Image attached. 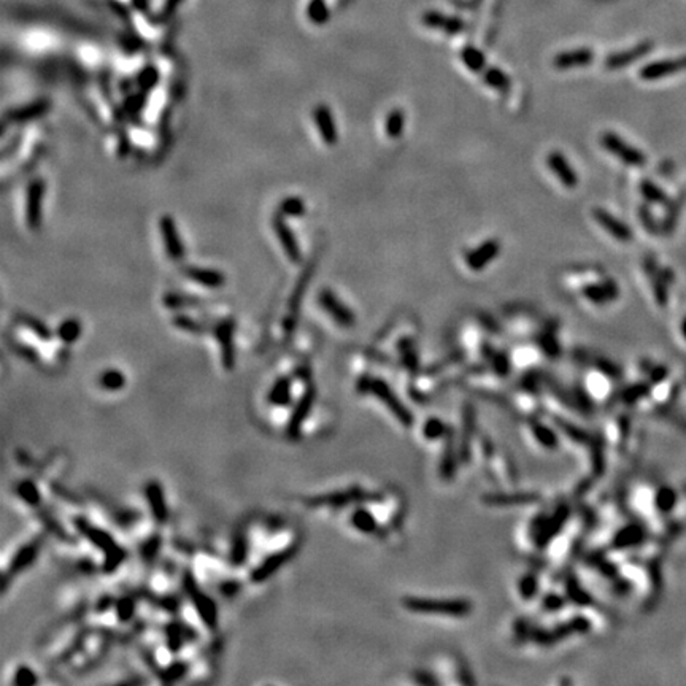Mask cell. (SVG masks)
I'll use <instances>...</instances> for the list:
<instances>
[{
    "mask_svg": "<svg viewBox=\"0 0 686 686\" xmlns=\"http://www.w3.org/2000/svg\"><path fill=\"white\" fill-rule=\"evenodd\" d=\"M172 323L175 328L183 329L186 332H191V334H205V332H210L213 328H210L209 324L204 321H199L196 318H191L185 313H178L172 318Z\"/></svg>",
    "mask_w": 686,
    "mask_h": 686,
    "instance_id": "d4e9b609",
    "label": "cell"
},
{
    "mask_svg": "<svg viewBox=\"0 0 686 686\" xmlns=\"http://www.w3.org/2000/svg\"><path fill=\"white\" fill-rule=\"evenodd\" d=\"M164 307L172 308V310H182V308H196L200 305V301L197 297L186 296L182 293H167L162 297Z\"/></svg>",
    "mask_w": 686,
    "mask_h": 686,
    "instance_id": "4316f807",
    "label": "cell"
},
{
    "mask_svg": "<svg viewBox=\"0 0 686 686\" xmlns=\"http://www.w3.org/2000/svg\"><path fill=\"white\" fill-rule=\"evenodd\" d=\"M536 501V496L534 494H494L488 497L489 504H497V505H507V504H528Z\"/></svg>",
    "mask_w": 686,
    "mask_h": 686,
    "instance_id": "4dcf8cb0",
    "label": "cell"
},
{
    "mask_svg": "<svg viewBox=\"0 0 686 686\" xmlns=\"http://www.w3.org/2000/svg\"><path fill=\"white\" fill-rule=\"evenodd\" d=\"M147 94L148 93L140 91V89H138V93L135 94H129L126 99V112L130 115L140 112L145 107V103H147Z\"/></svg>",
    "mask_w": 686,
    "mask_h": 686,
    "instance_id": "d590c367",
    "label": "cell"
},
{
    "mask_svg": "<svg viewBox=\"0 0 686 686\" xmlns=\"http://www.w3.org/2000/svg\"><path fill=\"white\" fill-rule=\"evenodd\" d=\"M129 151H130L129 135L121 134V135H120V142H118V155H120L121 157H124V156L129 155Z\"/></svg>",
    "mask_w": 686,
    "mask_h": 686,
    "instance_id": "60d3db41",
    "label": "cell"
},
{
    "mask_svg": "<svg viewBox=\"0 0 686 686\" xmlns=\"http://www.w3.org/2000/svg\"><path fill=\"white\" fill-rule=\"evenodd\" d=\"M686 71V56L678 58V59H666V61H658L651 62V64L645 66L640 71V78L645 81H655L666 78L670 73Z\"/></svg>",
    "mask_w": 686,
    "mask_h": 686,
    "instance_id": "5bb4252c",
    "label": "cell"
},
{
    "mask_svg": "<svg viewBox=\"0 0 686 686\" xmlns=\"http://www.w3.org/2000/svg\"><path fill=\"white\" fill-rule=\"evenodd\" d=\"M81 331H83L81 323L76 320V318H68V320H64L59 324L58 337L66 345H71L75 341H78L80 336H81Z\"/></svg>",
    "mask_w": 686,
    "mask_h": 686,
    "instance_id": "f1b7e54d",
    "label": "cell"
},
{
    "mask_svg": "<svg viewBox=\"0 0 686 686\" xmlns=\"http://www.w3.org/2000/svg\"><path fill=\"white\" fill-rule=\"evenodd\" d=\"M313 272H315V266L308 264L307 267H305V270L299 276V280H297V283H296L293 296H291V301H289V313H288L286 323H285L286 332H293L294 328H296V321H297V316H299V308H301V303H302V299H303V294L308 288V283H310V279H311V275H313Z\"/></svg>",
    "mask_w": 686,
    "mask_h": 686,
    "instance_id": "4fadbf2b",
    "label": "cell"
},
{
    "mask_svg": "<svg viewBox=\"0 0 686 686\" xmlns=\"http://www.w3.org/2000/svg\"><path fill=\"white\" fill-rule=\"evenodd\" d=\"M667 377V369L664 365H658L655 369H651L650 378L653 383H661V381Z\"/></svg>",
    "mask_w": 686,
    "mask_h": 686,
    "instance_id": "ee69618b",
    "label": "cell"
},
{
    "mask_svg": "<svg viewBox=\"0 0 686 686\" xmlns=\"http://www.w3.org/2000/svg\"><path fill=\"white\" fill-rule=\"evenodd\" d=\"M643 539H645V531L637 524H629L620 531L615 539V544L618 545V549H628V546L639 545Z\"/></svg>",
    "mask_w": 686,
    "mask_h": 686,
    "instance_id": "603a6c76",
    "label": "cell"
},
{
    "mask_svg": "<svg viewBox=\"0 0 686 686\" xmlns=\"http://www.w3.org/2000/svg\"><path fill=\"white\" fill-rule=\"evenodd\" d=\"M601 145L610 155L618 157L621 162L630 165V167H642L647 162V157L640 150L634 148L633 145L623 140L618 134L610 132V130L601 135Z\"/></svg>",
    "mask_w": 686,
    "mask_h": 686,
    "instance_id": "3957f363",
    "label": "cell"
},
{
    "mask_svg": "<svg viewBox=\"0 0 686 686\" xmlns=\"http://www.w3.org/2000/svg\"><path fill=\"white\" fill-rule=\"evenodd\" d=\"M521 583L523 585H519V591H521L523 596H531V594L536 593L537 585H536V580H534V578H531V577L524 578Z\"/></svg>",
    "mask_w": 686,
    "mask_h": 686,
    "instance_id": "7bdbcfd3",
    "label": "cell"
},
{
    "mask_svg": "<svg viewBox=\"0 0 686 686\" xmlns=\"http://www.w3.org/2000/svg\"><path fill=\"white\" fill-rule=\"evenodd\" d=\"M318 302H320V307L328 313L332 320H334L338 326H343V328H351L353 324L356 323L355 313L346 307V305L338 299L334 291L329 288H323L318 294Z\"/></svg>",
    "mask_w": 686,
    "mask_h": 686,
    "instance_id": "5b68a950",
    "label": "cell"
},
{
    "mask_svg": "<svg viewBox=\"0 0 686 686\" xmlns=\"http://www.w3.org/2000/svg\"><path fill=\"white\" fill-rule=\"evenodd\" d=\"M422 23H425L427 27H431V29H437L447 33H459L466 29V24H464L461 19L440 15L437 11L425 13V15H422Z\"/></svg>",
    "mask_w": 686,
    "mask_h": 686,
    "instance_id": "ffe728a7",
    "label": "cell"
},
{
    "mask_svg": "<svg viewBox=\"0 0 686 686\" xmlns=\"http://www.w3.org/2000/svg\"><path fill=\"white\" fill-rule=\"evenodd\" d=\"M361 390L363 391H367V393H372L373 396H377L380 400H383L386 407L390 408V410L396 415V417L399 418V421L402 422V425H405V426H410L412 425V415L410 412L407 410V408L400 404L399 399L394 396V394L391 393L390 390V386H388L383 380H378V378H364L361 381Z\"/></svg>",
    "mask_w": 686,
    "mask_h": 686,
    "instance_id": "277c9868",
    "label": "cell"
},
{
    "mask_svg": "<svg viewBox=\"0 0 686 686\" xmlns=\"http://www.w3.org/2000/svg\"><path fill=\"white\" fill-rule=\"evenodd\" d=\"M640 219H642V223L645 224L647 231H650V232H656V224H655V221H653V218H651V214H650V212L645 209V207H642V209H640Z\"/></svg>",
    "mask_w": 686,
    "mask_h": 686,
    "instance_id": "b9f144b4",
    "label": "cell"
},
{
    "mask_svg": "<svg viewBox=\"0 0 686 686\" xmlns=\"http://www.w3.org/2000/svg\"><path fill=\"white\" fill-rule=\"evenodd\" d=\"M310 18L318 24L324 23V21L329 18V13H328V10H326V6H324L323 2H315L313 5L310 6Z\"/></svg>",
    "mask_w": 686,
    "mask_h": 686,
    "instance_id": "74e56055",
    "label": "cell"
},
{
    "mask_svg": "<svg viewBox=\"0 0 686 686\" xmlns=\"http://www.w3.org/2000/svg\"><path fill=\"white\" fill-rule=\"evenodd\" d=\"M483 80L497 93H509L511 88L510 76L497 67H487L483 71Z\"/></svg>",
    "mask_w": 686,
    "mask_h": 686,
    "instance_id": "44dd1931",
    "label": "cell"
},
{
    "mask_svg": "<svg viewBox=\"0 0 686 686\" xmlns=\"http://www.w3.org/2000/svg\"><path fill=\"white\" fill-rule=\"evenodd\" d=\"M272 229H274V232L276 235V239H279V241H280L283 251H285V254H286V258L291 262H294V264H299V262L302 261L301 245H299V241H297V237H296V234L293 232V229L288 226L285 217L280 214L279 212H276L274 214V218H272Z\"/></svg>",
    "mask_w": 686,
    "mask_h": 686,
    "instance_id": "52a82bcc",
    "label": "cell"
},
{
    "mask_svg": "<svg viewBox=\"0 0 686 686\" xmlns=\"http://www.w3.org/2000/svg\"><path fill=\"white\" fill-rule=\"evenodd\" d=\"M157 83H159V71L152 66L145 67L137 76V86L140 91H145V93L152 91V89L157 86Z\"/></svg>",
    "mask_w": 686,
    "mask_h": 686,
    "instance_id": "f546056e",
    "label": "cell"
},
{
    "mask_svg": "<svg viewBox=\"0 0 686 686\" xmlns=\"http://www.w3.org/2000/svg\"><path fill=\"white\" fill-rule=\"evenodd\" d=\"M461 59L469 71L472 72L480 73L487 68V58H484V54L480 50H477L475 46L464 48L461 53Z\"/></svg>",
    "mask_w": 686,
    "mask_h": 686,
    "instance_id": "83f0119b",
    "label": "cell"
},
{
    "mask_svg": "<svg viewBox=\"0 0 686 686\" xmlns=\"http://www.w3.org/2000/svg\"><path fill=\"white\" fill-rule=\"evenodd\" d=\"M405 129V112L402 108H393L390 113L386 116L385 121V130L386 135L396 140L402 134H404Z\"/></svg>",
    "mask_w": 686,
    "mask_h": 686,
    "instance_id": "7402d4cb",
    "label": "cell"
},
{
    "mask_svg": "<svg viewBox=\"0 0 686 686\" xmlns=\"http://www.w3.org/2000/svg\"><path fill=\"white\" fill-rule=\"evenodd\" d=\"M594 61V53L590 48H578L573 51L559 53L553 59V67L558 71H571V68H580L591 66Z\"/></svg>",
    "mask_w": 686,
    "mask_h": 686,
    "instance_id": "e0dca14e",
    "label": "cell"
},
{
    "mask_svg": "<svg viewBox=\"0 0 686 686\" xmlns=\"http://www.w3.org/2000/svg\"><path fill=\"white\" fill-rule=\"evenodd\" d=\"M234 328L235 324L231 320L219 321L213 326V334L221 343V358L226 367H232L234 364Z\"/></svg>",
    "mask_w": 686,
    "mask_h": 686,
    "instance_id": "ac0fdd59",
    "label": "cell"
},
{
    "mask_svg": "<svg viewBox=\"0 0 686 686\" xmlns=\"http://www.w3.org/2000/svg\"><path fill=\"white\" fill-rule=\"evenodd\" d=\"M640 191L643 194V197H645L648 202H655V204H664L667 200L666 197V194L662 192V189L658 188V186L655 183H651L648 182V180H645V182H642L640 185Z\"/></svg>",
    "mask_w": 686,
    "mask_h": 686,
    "instance_id": "1f68e13d",
    "label": "cell"
},
{
    "mask_svg": "<svg viewBox=\"0 0 686 686\" xmlns=\"http://www.w3.org/2000/svg\"><path fill=\"white\" fill-rule=\"evenodd\" d=\"M546 165H549V169L554 173V177L558 178V182L563 185L564 188H577L578 173L572 167L569 159H567L563 152L551 151L550 155L546 156Z\"/></svg>",
    "mask_w": 686,
    "mask_h": 686,
    "instance_id": "9c48e42d",
    "label": "cell"
},
{
    "mask_svg": "<svg viewBox=\"0 0 686 686\" xmlns=\"http://www.w3.org/2000/svg\"><path fill=\"white\" fill-rule=\"evenodd\" d=\"M648 391H650V386L645 385V383L634 385V386L628 388V390L625 391V399H626L628 402H635V400H639L640 397L647 396Z\"/></svg>",
    "mask_w": 686,
    "mask_h": 686,
    "instance_id": "8d00e7d4",
    "label": "cell"
},
{
    "mask_svg": "<svg viewBox=\"0 0 686 686\" xmlns=\"http://www.w3.org/2000/svg\"><path fill=\"white\" fill-rule=\"evenodd\" d=\"M311 118H313L316 130L320 132L323 142L326 145H329V147H334V145H337L338 130H337V123H336V118H334V113H332V110L328 105H324V103H320V105H316L313 108Z\"/></svg>",
    "mask_w": 686,
    "mask_h": 686,
    "instance_id": "30bf717a",
    "label": "cell"
},
{
    "mask_svg": "<svg viewBox=\"0 0 686 686\" xmlns=\"http://www.w3.org/2000/svg\"><path fill=\"white\" fill-rule=\"evenodd\" d=\"M499 253H501V241L497 239H488L484 240L482 245L467 251L466 256H464V261H466L469 270H472V272H482V270L487 269V266L497 258Z\"/></svg>",
    "mask_w": 686,
    "mask_h": 686,
    "instance_id": "ba28073f",
    "label": "cell"
},
{
    "mask_svg": "<svg viewBox=\"0 0 686 686\" xmlns=\"http://www.w3.org/2000/svg\"><path fill=\"white\" fill-rule=\"evenodd\" d=\"M124 375L120 370H107L100 375V385L107 390H120L124 386Z\"/></svg>",
    "mask_w": 686,
    "mask_h": 686,
    "instance_id": "836d02e7",
    "label": "cell"
},
{
    "mask_svg": "<svg viewBox=\"0 0 686 686\" xmlns=\"http://www.w3.org/2000/svg\"><path fill=\"white\" fill-rule=\"evenodd\" d=\"M536 431V435H537V439L544 443L545 447H554V443H556V437L549 431V429H545V427H536L534 429Z\"/></svg>",
    "mask_w": 686,
    "mask_h": 686,
    "instance_id": "ab89813d",
    "label": "cell"
},
{
    "mask_svg": "<svg viewBox=\"0 0 686 686\" xmlns=\"http://www.w3.org/2000/svg\"><path fill=\"white\" fill-rule=\"evenodd\" d=\"M581 296L588 299L590 302L596 305H604L608 302H613L618 299L620 296V288L616 283L610 279L604 280L601 283H593V285H586L581 289Z\"/></svg>",
    "mask_w": 686,
    "mask_h": 686,
    "instance_id": "9a60e30c",
    "label": "cell"
},
{
    "mask_svg": "<svg viewBox=\"0 0 686 686\" xmlns=\"http://www.w3.org/2000/svg\"><path fill=\"white\" fill-rule=\"evenodd\" d=\"M353 524H355V528L359 529L361 532H372V531H375V519L372 518L370 514H367V511L364 510H358L355 515H353Z\"/></svg>",
    "mask_w": 686,
    "mask_h": 686,
    "instance_id": "e575fe53",
    "label": "cell"
},
{
    "mask_svg": "<svg viewBox=\"0 0 686 686\" xmlns=\"http://www.w3.org/2000/svg\"><path fill=\"white\" fill-rule=\"evenodd\" d=\"M405 608L422 615L466 616L472 612V604L461 599H405Z\"/></svg>",
    "mask_w": 686,
    "mask_h": 686,
    "instance_id": "6da1fadb",
    "label": "cell"
},
{
    "mask_svg": "<svg viewBox=\"0 0 686 686\" xmlns=\"http://www.w3.org/2000/svg\"><path fill=\"white\" fill-rule=\"evenodd\" d=\"M276 212L285 218H301L307 213V205L299 196H288L279 204Z\"/></svg>",
    "mask_w": 686,
    "mask_h": 686,
    "instance_id": "cb8c5ba5",
    "label": "cell"
},
{
    "mask_svg": "<svg viewBox=\"0 0 686 686\" xmlns=\"http://www.w3.org/2000/svg\"><path fill=\"white\" fill-rule=\"evenodd\" d=\"M182 274L188 279L189 281L196 283V285L207 288V289H219L226 286L227 279L223 272H219L217 269H207V267H199V266H185L182 269Z\"/></svg>",
    "mask_w": 686,
    "mask_h": 686,
    "instance_id": "8fae6325",
    "label": "cell"
},
{
    "mask_svg": "<svg viewBox=\"0 0 686 686\" xmlns=\"http://www.w3.org/2000/svg\"><path fill=\"white\" fill-rule=\"evenodd\" d=\"M16 321L23 324L24 328L32 331L33 334L38 336V338H41V341H50L51 336H53L50 328H48V326L43 321L38 320V318H36V316L29 315V313H18Z\"/></svg>",
    "mask_w": 686,
    "mask_h": 686,
    "instance_id": "484cf974",
    "label": "cell"
},
{
    "mask_svg": "<svg viewBox=\"0 0 686 686\" xmlns=\"http://www.w3.org/2000/svg\"><path fill=\"white\" fill-rule=\"evenodd\" d=\"M443 431H445V426H443L442 422L437 421V420H431L425 427V434H426V437H429V439L440 437Z\"/></svg>",
    "mask_w": 686,
    "mask_h": 686,
    "instance_id": "f35d334b",
    "label": "cell"
},
{
    "mask_svg": "<svg viewBox=\"0 0 686 686\" xmlns=\"http://www.w3.org/2000/svg\"><path fill=\"white\" fill-rule=\"evenodd\" d=\"M651 46H653V45H651L650 41H645V43L637 45L634 48H630V50H628V51L612 54V56H608L606 59V67L608 68V71H620V68L628 67V66L633 64L634 61H639L640 58L645 56V54H648L650 50H651Z\"/></svg>",
    "mask_w": 686,
    "mask_h": 686,
    "instance_id": "d6986e66",
    "label": "cell"
},
{
    "mask_svg": "<svg viewBox=\"0 0 686 686\" xmlns=\"http://www.w3.org/2000/svg\"><path fill=\"white\" fill-rule=\"evenodd\" d=\"M159 232H161L162 244L169 258L173 262H182L185 259V245L175 219L170 214H162L159 219Z\"/></svg>",
    "mask_w": 686,
    "mask_h": 686,
    "instance_id": "8992f818",
    "label": "cell"
},
{
    "mask_svg": "<svg viewBox=\"0 0 686 686\" xmlns=\"http://www.w3.org/2000/svg\"><path fill=\"white\" fill-rule=\"evenodd\" d=\"M46 183L43 178H33L26 189V224L31 231H38L43 223V200Z\"/></svg>",
    "mask_w": 686,
    "mask_h": 686,
    "instance_id": "7a4b0ae2",
    "label": "cell"
},
{
    "mask_svg": "<svg viewBox=\"0 0 686 686\" xmlns=\"http://www.w3.org/2000/svg\"><path fill=\"white\" fill-rule=\"evenodd\" d=\"M677 502V494H675V491L669 488V487H664L661 488L660 491H658V494H656V505H658V509L662 510V511H670L672 509H674V505Z\"/></svg>",
    "mask_w": 686,
    "mask_h": 686,
    "instance_id": "d6a6232c",
    "label": "cell"
},
{
    "mask_svg": "<svg viewBox=\"0 0 686 686\" xmlns=\"http://www.w3.org/2000/svg\"><path fill=\"white\" fill-rule=\"evenodd\" d=\"M591 213H593V218H594L596 223H599L602 227H604V231L612 235L613 239L620 240V241H630V240H633L634 234H633V231H630V227L625 223V221L618 219L615 217V214L607 212L606 209H601V207H596V209H593Z\"/></svg>",
    "mask_w": 686,
    "mask_h": 686,
    "instance_id": "7c38bea8",
    "label": "cell"
},
{
    "mask_svg": "<svg viewBox=\"0 0 686 686\" xmlns=\"http://www.w3.org/2000/svg\"><path fill=\"white\" fill-rule=\"evenodd\" d=\"M682 334H683V337L686 338V318H685L683 323H682Z\"/></svg>",
    "mask_w": 686,
    "mask_h": 686,
    "instance_id": "f6af8a7d",
    "label": "cell"
},
{
    "mask_svg": "<svg viewBox=\"0 0 686 686\" xmlns=\"http://www.w3.org/2000/svg\"><path fill=\"white\" fill-rule=\"evenodd\" d=\"M50 108H51V103L48 100L45 99L36 100L32 103H27V105H21L13 110H9V112H6V120L15 124L31 123L33 120H38L41 116H45L48 112H50Z\"/></svg>",
    "mask_w": 686,
    "mask_h": 686,
    "instance_id": "2e32d148",
    "label": "cell"
}]
</instances>
